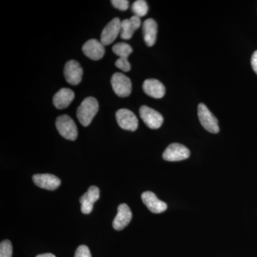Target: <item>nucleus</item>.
Returning <instances> with one entry per match:
<instances>
[{"label":"nucleus","mask_w":257,"mask_h":257,"mask_svg":"<svg viewBox=\"0 0 257 257\" xmlns=\"http://www.w3.org/2000/svg\"><path fill=\"white\" fill-rule=\"evenodd\" d=\"M99 110V103L95 98L89 96L81 103L77 111L79 122L84 126H89Z\"/></svg>","instance_id":"1"},{"label":"nucleus","mask_w":257,"mask_h":257,"mask_svg":"<svg viewBox=\"0 0 257 257\" xmlns=\"http://www.w3.org/2000/svg\"><path fill=\"white\" fill-rule=\"evenodd\" d=\"M56 127L64 138L74 141L78 136L77 125L68 115H62L56 120Z\"/></svg>","instance_id":"2"},{"label":"nucleus","mask_w":257,"mask_h":257,"mask_svg":"<svg viewBox=\"0 0 257 257\" xmlns=\"http://www.w3.org/2000/svg\"><path fill=\"white\" fill-rule=\"evenodd\" d=\"M198 116L203 127L206 130L213 134L219 133V126L218 124V120L209 111L205 104H199L198 106Z\"/></svg>","instance_id":"3"},{"label":"nucleus","mask_w":257,"mask_h":257,"mask_svg":"<svg viewBox=\"0 0 257 257\" xmlns=\"http://www.w3.org/2000/svg\"><path fill=\"white\" fill-rule=\"evenodd\" d=\"M113 90L120 97H126L132 92V82L126 75L120 72L114 74L111 79Z\"/></svg>","instance_id":"4"},{"label":"nucleus","mask_w":257,"mask_h":257,"mask_svg":"<svg viewBox=\"0 0 257 257\" xmlns=\"http://www.w3.org/2000/svg\"><path fill=\"white\" fill-rule=\"evenodd\" d=\"M140 117L149 128L157 130L161 127L164 122L162 115L158 111L147 106H142L140 109Z\"/></svg>","instance_id":"5"},{"label":"nucleus","mask_w":257,"mask_h":257,"mask_svg":"<svg viewBox=\"0 0 257 257\" xmlns=\"http://www.w3.org/2000/svg\"><path fill=\"white\" fill-rule=\"evenodd\" d=\"M116 119L121 128L135 132L138 130L139 121L136 115L126 109H121L116 112Z\"/></svg>","instance_id":"6"},{"label":"nucleus","mask_w":257,"mask_h":257,"mask_svg":"<svg viewBox=\"0 0 257 257\" xmlns=\"http://www.w3.org/2000/svg\"><path fill=\"white\" fill-rule=\"evenodd\" d=\"M190 156V152L184 145L181 144L174 143L169 145L165 151L164 152V160L169 162H177L189 158Z\"/></svg>","instance_id":"7"},{"label":"nucleus","mask_w":257,"mask_h":257,"mask_svg":"<svg viewBox=\"0 0 257 257\" xmlns=\"http://www.w3.org/2000/svg\"><path fill=\"white\" fill-rule=\"evenodd\" d=\"M64 74L67 82L72 85H77L82 82L83 69L76 60H69L66 63Z\"/></svg>","instance_id":"8"},{"label":"nucleus","mask_w":257,"mask_h":257,"mask_svg":"<svg viewBox=\"0 0 257 257\" xmlns=\"http://www.w3.org/2000/svg\"><path fill=\"white\" fill-rule=\"evenodd\" d=\"M121 23L119 18L113 19L102 30L101 42L104 46L111 45L121 33Z\"/></svg>","instance_id":"9"},{"label":"nucleus","mask_w":257,"mask_h":257,"mask_svg":"<svg viewBox=\"0 0 257 257\" xmlns=\"http://www.w3.org/2000/svg\"><path fill=\"white\" fill-rule=\"evenodd\" d=\"M100 197V191L96 186H91L84 195L81 197V211L83 214H89L93 210V205Z\"/></svg>","instance_id":"10"},{"label":"nucleus","mask_w":257,"mask_h":257,"mask_svg":"<svg viewBox=\"0 0 257 257\" xmlns=\"http://www.w3.org/2000/svg\"><path fill=\"white\" fill-rule=\"evenodd\" d=\"M82 52L92 60H99L104 57L105 49L101 42L92 39L88 40L82 47Z\"/></svg>","instance_id":"11"},{"label":"nucleus","mask_w":257,"mask_h":257,"mask_svg":"<svg viewBox=\"0 0 257 257\" xmlns=\"http://www.w3.org/2000/svg\"><path fill=\"white\" fill-rule=\"evenodd\" d=\"M34 183L37 187L47 190L54 191L58 188L61 184L60 179L50 174H38L32 177Z\"/></svg>","instance_id":"12"},{"label":"nucleus","mask_w":257,"mask_h":257,"mask_svg":"<svg viewBox=\"0 0 257 257\" xmlns=\"http://www.w3.org/2000/svg\"><path fill=\"white\" fill-rule=\"evenodd\" d=\"M132 218L133 214L127 204H120L118 207L117 214L113 221V228L116 231H121L130 224Z\"/></svg>","instance_id":"13"},{"label":"nucleus","mask_w":257,"mask_h":257,"mask_svg":"<svg viewBox=\"0 0 257 257\" xmlns=\"http://www.w3.org/2000/svg\"><path fill=\"white\" fill-rule=\"evenodd\" d=\"M142 199L144 204L154 214H160L167 210V204L160 200L155 193L145 192L142 194Z\"/></svg>","instance_id":"14"},{"label":"nucleus","mask_w":257,"mask_h":257,"mask_svg":"<svg viewBox=\"0 0 257 257\" xmlns=\"http://www.w3.org/2000/svg\"><path fill=\"white\" fill-rule=\"evenodd\" d=\"M143 90L147 95L155 99H161L165 94V87L156 79H148L143 83Z\"/></svg>","instance_id":"15"},{"label":"nucleus","mask_w":257,"mask_h":257,"mask_svg":"<svg viewBox=\"0 0 257 257\" xmlns=\"http://www.w3.org/2000/svg\"><path fill=\"white\" fill-rule=\"evenodd\" d=\"M74 99V93L69 88H62L58 91L53 97V104L58 109L68 107Z\"/></svg>","instance_id":"16"},{"label":"nucleus","mask_w":257,"mask_h":257,"mask_svg":"<svg viewBox=\"0 0 257 257\" xmlns=\"http://www.w3.org/2000/svg\"><path fill=\"white\" fill-rule=\"evenodd\" d=\"M141 26V20L137 16L132 17L130 19H126L121 23V38L128 40L133 37L134 32Z\"/></svg>","instance_id":"17"},{"label":"nucleus","mask_w":257,"mask_h":257,"mask_svg":"<svg viewBox=\"0 0 257 257\" xmlns=\"http://www.w3.org/2000/svg\"><path fill=\"white\" fill-rule=\"evenodd\" d=\"M143 35L147 46L152 47L156 42L157 24L153 19H147L143 24Z\"/></svg>","instance_id":"18"},{"label":"nucleus","mask_w":257,"mask_h":257,"mask_svg":"<svg viewBox=\"0 0 257 257\" xmlns=\"http://www.w3.org/2000/svg\"><path fill=\"white\" fill-rule=\"evenodd\" d=\"M113 52L117 55L119 59L127 60L128 56L133 52V48L128 44L124 42H119L112 47Z\"/></svg>","instance_id":"19"},{"label":"nucleus","mask_w":257,"mask_h":257,"mask_svg":"<svg viewBox=\"0 0 257 257\" xmlns=\"http://www.w3.org/2000/svg\"><path fill=\"white\" fill-rule=\"evenodd\" d=\"M132 9H133L135 16L140 18L145 16L148 13V5H147V2L144 1V0H138L133 3Z\"/></svg>","instance_id":"20"},{"label":"nucleus","mask_w":257,"mask_h":257,"mask_svg":"<svg viewBox=\"0 0 257 257\" xmlns=\"http://www.w3.org/2000/svg\"><path fill=\"white\" fill-rule=\"evenodd\" d=\"M13 248L10 240H4L0 244V257L13 256Z\"/></svg>","instance_id":"21"},{"label":"nucleus","mask_w":257,"mask_h":257,"mask_svg":"<svg viewBox=\"0 0 257 257\" xmlns=\"http://www.w3.org/2000/svg\"><path fill=\"white\" fill-rule=\"evenodd\" d=\"M74 257H92L89 248L86 245H81L76 250Z\"/></svg>","instance_id":"22"},{"label":"nucleus","mask_w":257,"mask_h":257,"mask_svg":"<svg viewBox=\"0 0 257 257\" xmlns=\"http://www.w3.org/2000/svg\"><path fill=\"white\" fill-rule=\"evenodd\" d=\"M111 3L114 8L121 11L127 10L130 5L127 0H112Z\"/></svg>","instance_id":"23"},{"label":"nucleus","mask_w":257,"mask_h":257,"mask_svg":"<svg viewBox=\"0 0 257 257\" xmlns=\"http://www.w3.org/2000/svg\"><path fill=\"white\" fill-rule=\"evenodd\" d=\"M115 65L117 68L124 71V72H128L131 69V65L128 60H122V59H118L115 62Z\"/></svg>","instance_id":"24"},{"label":"nucleus","mask_w":257,"mask_h":257,"mask_svg":"<svg viewBox=\"0 0 257 257\" xmlns=\"http://www.w3.org/2000/svg\"><path fill=\"white\" fill-rule=\"evenodd\" d=\"M251 63L253 71L257 74V50L256 52H253L252 57H251Z\"/></svg>","instance_id":"25"},{"label":"nucleus","mask_w":257,"mask_h":257,"mask_svg":"<svg viewBox=\"0 0 257 257\" xmlns=\"http://www.w3.org/2000/svg\"><path fill=\"white\" fill-rule=\"evenodd\" d=\"M36 257H56L55 255L51 253H42V254L37 255Z\"/></svg>","instance_id":"26"}]
</instances>
